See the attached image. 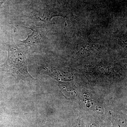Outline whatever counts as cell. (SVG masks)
Segmentation results:
<instances>
[{"label":"cell","mask_w":127,"mask_h":127,"mask_svg":"<svg viewBox=\"0 0 127 127\" xmlns=\"http://www.w3.org/2000/svg\"><path fill=\"white\" fill-rule=\"evenodd\" d=\"M8 51L7 60L1 66L2 70L18 79H32L28 71L26 57L23 51L18 48L10 46Z\"/></svg>","instance_id":"6da1fadb"},{"label":"cell","mask_w":127,"mask_h":127,"mask_svg":"<svg viewBox=\"0 0 127 127\" xmlns=\"http://www.w3.org/2000/svg\"><path fill=\"white\" fill-rule=\"evenodd\" d=\"M39 28L35 26L31 27L30 28L32 30V34L28 36L26 40L22 42L28 46L34 45L40 42L42 36L40 31H39Z\"/></svg>","instance_id":"7a4b0ae2"},{"label":"cell","mask_w":127,"mask_h":127,"mask_svg":"<svg viewBox=\"0 0 127 127\" xmlns=\"http://www.w3.org/2000/svg\"><path fill=\"white\" fill-rule=\"evenodd\" d=\"M6 0H0V7Z\"/></svg>","instance_id":"3957f363"}]
</instances>
